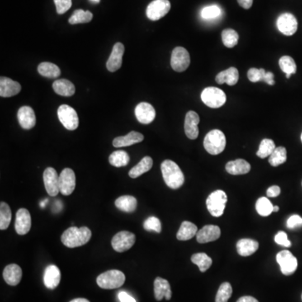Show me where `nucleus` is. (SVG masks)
Instances as JSON below:
<instances>
[{
    "mask_svg": "<svg viewBox=\"0 0 302 302\" xmlns=\"http://www.w3.org/2000/svg\"><path fill=\"white\" fill-rule=\"evenodd\" d=\"M92 238V232L87 227L67 228L62 235V242L67 248H77L85 245Z\"/></svg>",
    "mask_w": 302,
    "mask_h": 302,
    "instance_id": "1",
    "label": "nucleus"
},
{
    "mask_svg": "<svg viewBox=\"0 0 302 302\" xmlns=\"http://www.w3.org/2000/svg\"><path fill=\"white\" fill-rule=\"evenodd\" d=\"M161 168L164 181L168 187L178 189L183 185L185 177L181 168L176 162L166 160L161 164Z\"/></svg>",
    "mask_w": 302,
    "mask_h": 302,
    "instance_id": "2",
    "label": "nucleus"
},
{
    "mask_svg": "<svg viewBox=\"0 0 302 302\" xmlns=\"http://www.w3.org/2000/svg\"><path fill=\"white\" fill-rule=\"evenodd\" d=\"M226 144L225 135L219 129H213L209 132L203 142L206 150L213 156L222 153L225 149Z\"/></svg>",
    "mask_w": 302,
    "mask_h": 302,
    "instance_id": "3",
    "label": "nucleus"
},
{
    "mask_svg": "<svg viewBox=\"0 0 302 302\" xmlns=\"http://www.w3.org/2000/svg\"><path fill=\"white\" fill-rule=\"evenodd\" d=\"M124 282L125 275L120 270H109L103 273L97 278V285L105 290H114L121 287Z\"/></svg>",
    "mask_w": 302,
    "mask_h": 302,
    "instance_id": "4",
    "label": "nucleus"
},
{
    "mask_svg": "<svg viewBox=\"0 0 302 302\" xmlns=\"http://www.w3.org/2000/svg\"><path fill=\"white\" fill-rule=\"evenodd\" d=\"M228 201V196L225 192L221 190L213 191L207 199V208L211 215L216 218H219L223 215L225 210L226 204Z\"/></svg>",
    "mask_w": 302,
    "mask_h": 302,
    "instance_id": "5",
    "label": "nucleus"
},
{
    "mask_svg": "<svg viewBox=\"0 0 302 302\" xmlns=\"http://www.w3.org/2000/svg\"><path fill=\"white\" fill-rule=\"evenodd\" d=\"M202 101L212 109H218L225 104L227 96L220 88L214 87H206L201 94Z\"/></svg>",
    "mask_w": 302,
    "mask_h": 302,
    "instance_id": "6",
    "label": "nucleus"
},
{
    "mask_svg": "<svg viewBox=\"0 0 302 302\" xmlns=\"http://www.w3.org/2000/svg\"><path fill=\"white\" fill-rule=\"evenodd\" d=\"M57 115L62 125L68 130H75L79 125V119L77 112L67 104L61 105L57 111Z\"/></svg>",
    "mask_w": 302,
    "mask_h": 302,
    "instance_id": "7",
    "label": "nucleus"
},
{
    "mask_svg": "<svg viewBox=\"0 0 302 302\" xmlns=\"http://www.w3.org/2000/svg\"><path fill=\"white\" fill-rule=\"evenodd\" d=\"M191 62L190 55L186 49L177 46L171 54V65L172 69L177 72H185Z\"/></svg>",
    "mask_w": 302,
    "mask_h": 302,
    "instance_id": "8",
    "label": "nucleus"
},
{
    "mask_svg": "<svg viewBox=\"0 0 302 302\" xmlns=\"http://www.w3.org/2000/svg\"><path fill=\"white\" fill-rule=\"evenodd\" d=\"M135 243V235L128 231H122L114 236L112 246L114 250L119 253L125 252L131 248Z\"/></svg>",
    "mask_w": 302,
    "mask_h": 302,
    "instance_id": "9",
    "label": "nucleus"
},
{
    "mask_svg": "<svg viewBox=\"0 0 302 302\" xmlns=\"http://www.w3.org/2000/svg\"><path fill=\"white\" fill-rule=\"evenodd\" d=\"M171 7L169 0H154L147 7V17L153 21L161 20L168 14Z\"/></svg>",
    "mask_w": 302,
    "mask_h": 302,
    "instance_id": "10",
    "label": "nucleus"
},
{
    "mask_svg": "<svg viewBox=\"0 0 302 302\" xmlns=\"http://www.w3.org/2000/svg\"><path fill=\"white\" fill-rule=\"evenodd\" d=\"M276 260L280 266V270L283 275H292L297 269V260L289 250H282L278 253Z\"/></svg>",
    "mask_w": 302,
    "mask_h": 302,
    "instance_id": "11",
    "label": "nucleus"
},
{
    "mask_svg": "<svg viewBox=\"0 0 302 302\" xmlns=\"http://www.w3.org/2000/svg\"><path fill=\"white\" fill-rule=\"evenodd\" d=\"M76 187V176L72 169L66 168L59 176L60 192L64 196H69Z\"/></svg>",
    "mask_w": 302,
    "mask_h": 302,
    "instance_id": "12",
    "label": "nucleus"
},
{
    "mask_svg": "<svg viewBox=\"0 0 302 302\" xmlns=\"http://www.w3.org/2000/svg\"><path fill=\"white\" fill-rule=\"evenodd\" d=\"M298 27L297 20L290 13H284L277 20V28L283 35L290 36L296 32Z\"/></svg>",
    "mask_w": 302,
    "mask_h": 302,
    "instance_id": "13",
    "label": "nucleus"
},
{
    "mask_svg": "<svg viewBox=\"0 0 302 302\" xmlns=\"http://www.w3.org/2000/svg\"><path fill=\"white\" fill-rule=\"evenodd\" d=\"M43 181L48 195L56 196L60 192L59 176L54 168L48 167L43 173Z\"/></svg>",
    "mask_w": 302,
    "mask_h": 302,
    "instance_id": "14",
    "label": "nucleus"
},
{
    "mask_svg": "<svg viewBox=\"0 0 302 302\" xmlns=\"http://www.w3.org/2000/svg\"><path fill=\"white\" fill-rule=\"evenodd\" d=\"M31 228V216L27 209L20 208L16 213L15 231L19 235H25Z\"/></svg>",
    "mask_w": 302,
    "mask_h": 302,
    "instance_id": "15",
    "label": "nucleus"
},
{
    "mask_svg": "<svg viewBox=\"0 0 302 302\" xmlns=\"http://www.w3.org/2000/svg\"><path fill=\"white\" fill-rule=\"evenodd\" d=\"M200 123V117L196 112L189 111L186 115L184 129L187 138L190 139H196L198 137V124Z\"/></svg>",
    "mask_w": 302,
    "mask_h": 302,
    "instance_id": "16",
    "label": "nucleus"
},
{
    "mask_svg": "<svg viewBox=\"0 0 302 302\" xmlns=\"http://www.w3.org/2000/svg\"><path fill=\"white\" fill-rule=\"evenodd\" d=\"M124 53V45L118 42L114 45L111 55L107 62V68L109 72H114L120 69L123 62V56Z\"/></svg>",
    "mask_w": 302,
    "mask_h": 302,
    "instance_id": "17",
    "label": "nucleus"
},
{
    "mask_svg": "<svg viewBox=\"0 0 302 302\" xmlns=\"http://www.w3.org/2000/svg\"><path fill=\"white\" fill-rule=\"evenodd\" d=\"M135 116L139 123L149 124L156 118V110L154 107L148 103H140L135 108Z\"/></svg>",
    "mask_w": 302,
    "mask_h": 302,
    "instance_id": "18",
    "label": "nucleus"
},
{
    "mask_svg": "<svg viewBox=\"0 0 302 302\" xmlns=\"http://www.w3.org/2000/svg\"><path fill=\"white\" fill-rule=\"evenodd\" d=\"M196 236L199 243L213 242L220 238L221 229L218 226L206 225L197 232Z\"/></svg>",
    "mask_w": 302,
    "mask_h": 302,
    "instance_id": "19",
    "label": "nucleus"
},
{
    "mask_svg": "<svg viewBox=\"0 0 302 302\" xmlns=\"http://www.w3.org/2000/svg\"><path fill=\"white\" fill-rule=\"evenodd\" d=\"M20 126L24 129H31L36 124L35 112L30 107L23 106L19 109L17 114Z\"/></svg>",
    "mask_w": 302,
    "mask_h": 302,
    "instance_id": "20",
    "label": "nucleus"
},
{
    "mask_svg": "<svg viewBox=\"0 0 302 302\" xmlns=\"http://www.w3.org/2000/svg\"><path fill=\"white\" fill-rule=\"evenodd\" d=\"M21 90L20 83L13 81L8 77L0 78V96L2 97H10L17 95Z\"/></svg>",
    "mask_w": 302,
    "mask_h": 302,
    "instance_id": "21",
    "label": "nucleus"
},
{
    "mask_svg": "<svg viewBox=\"0 0 302 302\" xmlns=\"http://www.w3.org/2000/svg\"><path fill=\"white\" fill-rule=\"evenodd\" d=\"M154 292L157 300H161L164 297L166 300H171L172 292L168 280L161 277L156 278L154 282Z\"/></svg>",
    "mask_w": 302,
    "mask_h": 302,
    "instance_id": "22",
    "label": "nucleus"
},
{
    "mask_svg": "<svg viewBox=\"0 0 302 302\" xmlns=\"http://www.w3.org/2000/svg\"><path fill=\"white\" fill-rule=\"evenodd\" d=\"M3 276H4L5 282L7 283L8 285L15 286V285H19L21 280L22 270L19 265L11 264L5 267L4 272H3Z\"/></svg>",
    "mask_w": 302,
    "mask_h": 302,
    "instance_id": "23",
    "label": "nucleus"
},
{
    "mask_svg": "<svg viewBox=\"0 0 302 302\" xmlns=\"http://www.w3.org/2000/svg\"><path fill=\"white\" fill-rule=\"evenodd\" d=\"M44 284L48 289L54 290L59 285L61 281V272L56 265H49L44 273Z\"/></svg>",
    "mask_w": 302,
    "mask_h": 302,
    "instance_id": "24",
    "label": "nucleus"
},
{
    "mask_svg": "<svg viewBox=\"0 0 302 302\" xmlns=\"http://www.w3.org/2000/svg\"><path fill=\"white\" fill-rule=\"evenodd\" d=\"M144 140V135L139 132L131 131L125 136L117 137L113 141V145L117 148L130 146Z\"/></svg>",
    "mask_w": 302,
    "mask_h": 302,
    "instance_id": "25",
    "label": "nucleus"
},
{
    "mask_svg": "<svg viewBox=\"0 0 302 302\" xmlns=\"http://www.w3.org/2000/svg\"><path fill=\"white\" fill-rule=\"evenodd\" d=\"M250 164L248 161L238 159L235 161H229L226 165V171L228 173L233 176H238V175H244L250 171Z\"/></svg>",
    "mask_w": 302,
    "mask_h": 302,
    "instance_id": "26",
    "label": "nucleus"
},
{
    "mask_svg": "<svg viewBox=\"0 0 302 302\" xmlns=\"http://www.w3.org/2000/svg\"><path fill=\"white\" fill-rule=\"evenodd\" d=\"M239 78V73L235 67H230L228 69L219 72L216 77V82L218 84L227 83L228 86H234L237 84Z\"/></svg>",
    "mask_w": 302,
    "mask_h": 302,
    "instance_id": "27",
    "label": "nucleus"
},
{
    "mask_svg": "<svg viewBox=\"0 0 302 302\" xmlns=\"http://www.w3.org/2000/svg\"><path fill=\"white\" fill-rule=\"evenodd\" d=\"M53 89L55 92L61 96L64 97H70L75 93V86L69 80L59 79L56 80L53 82Z\"/></svg>",
    "mask_w": 302,
    "mask_h": 302,
    "instance_id": "28",
    "label": "nucleus"
},
{
    "mask_svg": "<svg viewBox=\"0 0 302 302\" xmlns=\"http://www.w3.org/2000/svg\"><path fill=\"white\" fill-rule=\"evenodd\" d=\"M258 248H259V243L257 241L249 238L240 239L237 243V251L238 255L243 257L250 256L258 250Z\"/></svg>",
    "mask_w": 302,
    "mask_h": 302,
    "instance_id": "29",
    "label": "nucleus"
},
{
    "mask_svg": "<svg viewBox=\"0 0 302 302\" xmlns=\"http://www.w3.org/2000/svg\"><path fill=\"white\" fill-rule=\"evenodd\" d=\"M197 227L194 223L185 221L181 223V227L176 234V238L180 241H186L191 239L197 233Z\"/></svg>",
    "mask_w": 302,
    "mask_h": 302,
    "instance_id": "30",
    "label": "nucleus"
},
{
    "mask_svg": "<svg viewBox=\"0 0 302 302\" xmlns=\"http://www.w3.org/2000/svg\"><path fill=\"white\" fill-rule=\"evenodd\" d=\"M152 166H153V160L149 156H145L137 166H134L129 171V176L131 178H137L143 174L146 173L147 171H149L152 168Z\"/></svg>",
    "mask_w": 302,
    "mask_h": 302,
    "instance_id": "31",
    "label": "nucleus"
},
{
    "mask_svg": "<svg viewBox=\"0 0 302 302\" xmlns=\"http://www.w3.org/2000/svg\"><path fill=\"white\" fill-rule=\"evenodd\" d=\"M137 199L132 196H122L115 201V206L119 210L132 213L137 208Z\"/></svg>",
    "mask_w": 302,
    "mask_h": 302,
    "instance_id": "32",
    "label": "nucleus"
},
{
    "mask_svg": "<svg viewBox=\"0 0 302 302\" xmlns=\"http://www.w3.org/2000/svg\"><path fill=\"white\" fill-rule=\"evenodd\" d=\"M38 72L43 77L55 79L60 77L61 70L57 65L53 64L52 62H42L38 66Z\"/></svg>",
    "mask_w": 302,
    "mask_h": 302,
    "instance_id": "33",
    "label": "nucleus"
},
{
    "mask_svg": "<svg viewBox=\"0 0 302 302\" xmlns=\"http://www.w3.org/2000/svg\"><path fill=\"white\" fill-rule=\"evenodd\" d=\"M129 154L126 151L117 150L114 151L109 156V163L114 167H123L129 164Z\"/></svg>",
    "mask_w": 302,
    "mask_h": 302,
    "instance_id": "34",
    "label": "nucleus"
},
{
    "mask_svg": "<svg viewBox=\"0 0 302 302\" xmlns=\"http://www.w3.org/2000/svg\"><path fill=\"white\" fill-rule=\"evenodd\" d=\"M191 262L197 265L201 272H206L213 265V260L204 253H198L192 255L191 258Z\"/></svg>",
    "mask_w": 302,
    "mask_h": 302,
    "instance_id": "35",
    "label": "nucleus"
},
{
    "mask_svg": "<svg viewBox=\"0 0 302 302\" xmlns=\"http://www.w3.org/2000/svg\"><path fill=\"white\" fill-rule=\"evenodd\" d=\"M287 160V151L285 147H276L269 158V163L274 167L285 163Z\"/></svg>",
    "mask_w": 302,
    "mask_h": 302,
    "instance_id": "36",
    "label": "nucleus"
},
{
    "mask_svg": "<svg viewBox=\"0 0 302 302\" xmlns=\"http://www.w3.org/2000/svg\"><path fill=\"white\" fill-rule=\"evenodd\" d=\"M280 69L285 72L286 78H290V76L296 72V64L292 57L284 56L279 61Z\"/></svg>",
    "mask_w": 302,
    "mask_h": 302,
    "instance_id": "37",
    "label": "nucleus"
},
{
    "mask_svg": "<svg viewBox=\"0 0 302 302\" xmlns=\"http://www.w3.org/2000/svg\"><path fill=\"white\" fill-rule=\"evenodd\" d=\"M12 218V213L10 206L7 203H0V229L5 230L9 228Z\"/></svg>",
    "mask_w": 302,
    "mask_h": 302,
    "instance_id": "38",
    "label": "nucleus"
},
{
    "mask_svg": "<svg viewBox=\"0 0 302 302\" xmlns=\"http://www.w3.org/2000/svg\"><path fill=\"white\" fill-rule=\"evenodd\" d=\"M92 18H93V15L88 10L87 11L82 10H75L73 15L69 19V23L71 25L84 24V23L92 21Z\"/></svg>",
    "mask_w": 302,
    "mask_h": 302,
    "instance_id": "39",
    "label": "nucleus"
},
{
    "mask_svg": "<svg viewBox=\"0 0 302 302\" xmlns=\"http://www.w3.org/2000/svg\"><path fill=\"white\" fill-rule=\"evenodd\" d=\"M238 39H239V36H238V33L232 29H227L222 32V40H223V45H225L226 47H234L238 44Z\"/></svg>",
    "mask_w": 302,
    "mask_h": 302,
    "instance_id": "40",
    "label": "nucleus"
},
{
    "mask_svg": "<svg viewBox=\"0 0 302 302\" xmlns=\"http://www.w3.org/2000/svg\"><path fill=\"white\" fill-rule=\"evenodd\" d=\"M275 148L276 147H275V142L273 141L272 139H263L260 143L256 155L260 158H266L268 156H270V155L273 153V151L275 150Z\"/></svg>",
    "mask_w": 302,
    "mask_h": 302,
    "instance_id": "41",
    "label": "nucleus"
},
{
    "mask_svg": "<svg viewBox=\"0 0 302 302\" xmlns=\"http://www.w3.org/2000/svg\"><path fill=\"white\" fill-rule=\"evenodd\" d=\"M273 209H274V206L266 197H261L256 203V210L262 217L270 216L273 213Z\"/></svg>",
    "mask_w": 302,
    "mask_h": 302,
    "instance_id": "42",
    "label": "nucleus"
},
{
    "mask_svg": "<svg viewBox=\"0 0 302 302\" xmlns=\"http://www.w3.org/2000/svg\"><path fill=\"white\" fill-rule=\"evenodd\" d=\"M233 294V288L228 282H224L220 285L216 295V302H228Z\"/></svg>",
    "mask_w": 302,
    "mask_h": 302,
    "instance_id": "43",
    "label": "nucleus"
},
{
    "mask_svg": "<svg viewBox=\"0 0 302 302\" xmlns=\"http://www.w3.org/2000/svg\"><path fill=\"white\" fill-rule=\"evenodd\" d=\"M222 14V10L218 5H209L207 7L203 8L202 10V18L204 20H214L220 16Z\"/></svg>",
    "mask_w": 302,
    "mask_h": 302,
    "instance_id": "44",
    "label": "nucleus"
},
{
    "mask_svg": "<svg viewBox=\"0 0 302 302\" xmlns=\"http://www.w3.org/2000/svg\"><path fill=\"white\" fill-rule=\"evenodd\" d=\"M144 228L146 231H155L156 233H161V221L156 217H149L144 221Z\"/></svg>",
    "mask_w": 302,
    "mask_h": 302,
    "instance_id": "45",
    "label": "nucleus"
},
{
    "mask_svg": "<svg viewBox=\"0 0 302 302\" xmlns=\"http://www.w3.org/2000/svg\"><path fill=\"white\" fill-rule=\"evenodd\" d=\"M265 73H266V71L263 68L258 69V68L253 67L248 71V80L252 82H261V81H264Z\"/></svg>",
    "mask_w": 302,
    "mask_h": 302,
    "instance_id": "46",
    "label": "nucleus"
},
{
    "mask_svg": "<svg viewBox=\"0 0 302 302\" xmlns=\"http://www.w3.org/2000/svg\"><path fill=\"white\" fill-rule=\"evenodd\" d=\"M57 14L62 15L72 7V0H54Z\"/></svg>",
    "mask_w": 302,
    "mask_h": 302,
    "instance_id": "47",
    "label": "nucleus"
},
{
    "mask_svg": "<svg viewBox=\"0 0 302 302\" xmlns=\"http://www.w3.org/2000/svg\"><path fill=\"white\" fill-rule=\"evenodd\" d=\"M275 243L279 245L284 246L285 248H289L291 246L290 241L288 239L287 234L285 232H279L275 237Z\"/></svg>",
    "mask_w": 302,
    "mask_h": 302,
    "instance_id": "48",
    "label": "nucleus"
},
{
    "mask_svg": "<svg viewBox=\"0 0 302 302\" xmlns=\"http://www.w3.org/2000/svg\"><path fill=\"white\" fill-rule=\"evenodd\" d=\"M288 228L290 229L302 227V218L299 215H292L289 218L286 223Z\"/></svg>",
    "mask_w": 302,
    "mask_h": 302,
    "instance_id": "49",
    "label": "nucleus"
},
{
    "mask_svg": "<svg viewBox=\"0 0 302 302\" xmlns=\"http://www.w3.org/2000/svg\"><path fill=\"white\" fill-rule=\"evenodd\" d=\"M118 297L120 302H136L134 297H132L131 295H129L125 291H120L118 295Z\"/></svg>",
    "mask_w": 302,
    "mask_h": 302,
    "instance_id": "50",
    "label": "nucleus"
},
{
    "mask_svg": "<svg viewBox=\"0 0 302 302\" xmlns=\"http://www.w3.org/2000/svg\"><path fill=\"white\" fill-rule=\"evenodd\" d=\"M280 188L278 186H270L267 190V196L269 197H276L280 194Z\"/></svg>",
    "mask_w": 302,
    "mask_h": 302,
    "instance_id": "51",
    "label": "nucleus"
},
{
    "mask_svg": "<svg viewBox=\"0 0 302 302\" xmlns=\"http://www.w3.org/2000/svg\"><path fill=\"white\" fill-rule=\"evenodd\" d=\"M263 82H266L267 84L270 85V86L275 85V80H274V74H273L272 72H266Z\"/></svg>",
    "mask_w": 302,
    "mask_h": 302,
    "instance_id": "52",
    "label": "nucleus"
},
{
    "mask_svg": "<svg viewBox=\"0 0 302 302\" xmlns=\"http://www.w3.org/2000/svg\"><path fill=\"white\" fill-rule=\"evenodd\" d=\"M253 1L254 0H238V3L241 7L245 9V10H248V9L252 7Z\"/></svg>",
    "mask_w": 302,
    "mask_h": 302,
    "instance_id": "53",
    "label": "nucleus"
},
{
    "mask_svg": "<svg viewBox=\"0 0 302 302\" xmlns=\"http://www.w3.org/2000/svg\"><path fill=\"white\" fill-rule=\"evenodd\" d=\"M237 302H259L255 298L252 296H243L239 298Z\"/></svg>",
    "mask_w": 302,
    "mask_h": 302,
    "instance_id": "54",
    "label": "nucleus"
},
{
    "mask_svg": "<svg viewBox=\"0 0 302 302\" xmlns=\"http://www.w3.org/2000/svg\"><path fill=\"white\" fill-rule=\"evenodd\" d=\"M70 302H90L89 300L84 298H77V299H74V300H71Z\"/></svg>",
    "mask_w": 302,
    "mask_h": 302,
    "instance_id": "55",
    "label": "nucleus"
},
{
    "mask_svg": "<svg viewBox=\"0 0 302 302\" xmlns=\"http://www.w3.org/2000/svg\"><path fill=\"white\" fill-rule=\"evenodd\" d=\"M279 210H280V208H279L278 206H274V209H273V212H274V213H277Z\"/></svg>",
    "mask_w": 302,
    "mask_h": 302,
    "instance_id": "56",
    "label": "nucleus"
},
{
    "mask_svg": "<svg viewBox=\"0 0 302 302\" xmlns=\"http://www.w3.org/2000/svg\"><path fill=\"white\" fill-rule=\"evenodd\" d=\"M90 1H91L92 3H93V4H99L101 0H90Z\"/></svg>",
    "mask_w": 302,
    "mask_h": 302,
    "instance_id": "57",
    "label": "nucleus"
},
{
    "mask_svg": "<svg viewBox=\"0 0 302 302\" xmlns=\"http://www.w3.org/2000/svg\"><path fill=\"white\" fill-rule=\"evenodd\" d=\"M300 139H301V142H302V134H301V136H300Z\"/></svg>",
    "mask_w": 302,
    "mask_h": 302,
    "instance_id": "58",
    "label": "nucleus"
},
{
    "mask_svg": "<svg viewBox=\"0 0 302 302\" xmlns=\"http://www.w3.org/2000/svg\"><path fill=\"white\" fill-rule=\"evenodd\" d=\"M301 298H302V296H301Z\"/></svg>",
    "mask_w": 302,
    "mask_h": 302,
    "instance_id": "59",
    "label": "nucleus"
}]
</instances>
